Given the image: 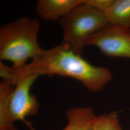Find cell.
Masks as SVG:
<instances>
[{
	"instance_id": "obj_10",
	"label": "cell",
	"mask_w": 130,
	"mask_h": 130,
	"mask_svg": "<svg viewBox=\"0 0 130 130\" xmlns=\"http://www.w3.org/2000/svg\"><path fill=\"white\" fill-rule=\"evenodd\" d=\"M87 130H122L119 123L118 113L115 111L96 117Z\"/></svg>"
},
{
	"instance_id": "obj_11",
	"label": "cell",
	"mask_w": 130,
	"mask_h": 130,
	"mask_svg": "<svg viewBox=\"0 0 130 130\" xmlns=\"http://www.w3.org/2000/svg\"><path fill=\"white\" fill-rule=\"evenodd\" d=\"M114 1L115 0H84V3L104 13L110 8Z\"/></svg>"
},
{
	"instance_id": "obj_8",
	"label": "cell",
	"mask_w": 130,
	"mask_h": 130,
	"mask_svg": "<svg viewBox=\"0 0 130 130\" xmlns=\"http://www.w3.org/2000/svg\"><path fill=\"white\" fill-rule=\"evenodd\" d=\"M104 14L108 25L130 28V0H115Z\"/></svg>"
},
{
	"instance_id": "obj_2",
	"label": "cell",
	"mask_w": 130,
	"mask_h": 130,
	"mask_svg": "<svg viewBox=\"0 0 130 130\" xmlns=\"http://www.w3.org/2000/svg\"><path fill=\"white\" fill-rule=\"evenodd\" d=\"M40 23L37 19L24 17L6 24L0 28V61H9L19 69L29 59L42 53L38 35Z\"/></svg>"
},
{
	"instance_id": "obj_4",
	"label": "cell",
	"mask_w": 130,
	"mask_h": 130,
	"mask_svg": "<svg viewBox=\"0 0 130 130\" xmlns=\"http://www.w3.org/2000/svg\"><path fill=\"white\" fill-rule=\"evenodd\" d=\"M84 45L95 46L107 56L130 59V28L108 25L88 38Z\"/></svg>"
},
{
	"instance_id": "obj_1",
	"label": "cell",
	"mask_w": 130,
	"mask_h": 130,
	"mask_svg": "<svg viewBox=\"0 0 130 130\" xmlns=\"http://www.w3.org/2000/svg\"><path fill=\"white\" fill-rule=\"evenodd\" d=\"M34 74L70 77L79 81L94 93L102 91L113 77L109 69L92 65L63 42L50 49L43 50L29 64L19 69L8 67L0 61V76L12 86L24 76Z\"/></svg>"
},
{
	"instance_id": "obj_6",
	"label": "cell",
	"mask_w": 130,
	"mask_h": 130,
	"mask_svg": "<svg viewBox=\"0 0 130 130\" xmlns=\"http://www.w3.org/2000/svg\"><path fill=\"white\" fill-rule=\"evenodd\" d=\"M83 3L84 0H39L36 6V13L43 20L59 21Z\"/></svg>"
},
{
	"instance_id": "obj_5",
	"label": "cell",
	"mask_w": 130,
	"mask_h": 130,
	"mask_svg": "<svg viewBox=\"0 0 130 130\" xmlns=\"http://www.w3.org/2000/svg\"><path fill=\"white\" fill-rule=\"evenodd\" d=\"M40 77L35 74L26 75L15 85L10 101V111L14 121H22L27 125L26 118L37 114L40 105L36 97L30 93V89Z\"/></svg>"
},
{
	"instance_id": "obj_3",
	"label": "cell",
	"mask_w": 130,
	"mask_h": 130,
	"mask_svg": "<svg viewBox=\"0 0 130 130\" xmlns=\"http://www.w3.org/2000/svg\"><path fill=\"white\" fill-rule=\"evenodd\" d=\"M63 42L82 56L85 41L108 26L104 13L84 3L75 7L59 20Z\"/></svg>"
},
{
	"instance_id": "obj_9",
	"label": "cell",
	"mask_w": 130,
	"mask_h": 130,
	"mask_svg": "<svg viewBox=\"0 0 130 130\" xmlns=\"http://www.w3.org/2000/svg\"><path fill=\"white\" fill-rule=\"evenodd\" d=\"M13 86L2 80L0 83V130H18L10 111V101Z\"/></svg>"
},
{
	"instance_id": "obj_7",
	"label": "cell",
	"mask_w": 130,
	"mask_h": 130,
	"mask_svg": "<svg viewBox=\"0 0 130 130\" xmlns=\"http://www.w3.org/2000/svg\"><path fill=\"white\" fill-rule=\"evenodd\" d=\"M68 121L67 126L62 130H87L96 118L91 107H71L66 111ZM30 130H35L31 124L28 126Z\"/></svg>"
}]
</instances>
